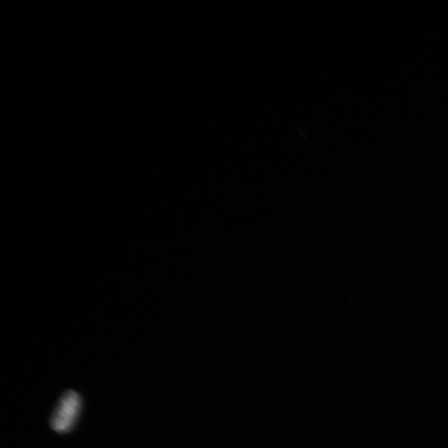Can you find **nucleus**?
Masks as SVG:
<instances>
[{
	"label": "nucleus",
	"mask_w": 448,
	"mask_h": 448,
	"mask_svg": "<svg viewBox=\"0 0 448 448\" xmlns=\"http://www.w3.org/2000/svg\"><path fill=\"white\" fill-rule=\"evenodd\" d=\"M82 407V398L75 391L68 390L63 394L50 418V426L56 433L66 434L72 429L78 420Z\"/></svg>",
	"instance_id": "1"
}]
</instances>
